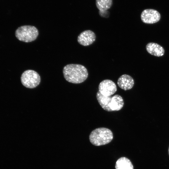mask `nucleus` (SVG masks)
Returning a JSON list of instances; mask_svg holds the SVG:
<instances>
[{"label":"nucleus","mask_w":169,"mask_h":169,"mask_svg":"<svg viewBox=\"0 0 169 169\" xmlns=\"http://www.w3.org/2000/svg\"><path fill=\"white\" fill-rule=\"evenodd\" d=\"M98 88L100 93L105 96H110L117 91L115 84L109 79H105L101 82Z\"/></svg>","instance_id":"nucleus-6"},{"label":"nucleus","mask_w":169,"mask_h":169,"mask_svg":"<svg viewBox=\"0 0 169 169\" xmlns=\"http://www.w3.org/2000/svg\"><path fill=\"white\" fill-rule=\"evenodd\" d=\"M117 84L121 89L126 90L131 89L134 84L133 78L130 76L124 74L118 79Z\"/></svg>","instance_id":"nucleus-8"},{"label":"nucleus","mask_w":169,"mask_h":169,"mask_svg":"<svg viewBox=\"0 0 169 169\" xmlns=\"http://www.w3.org/2000/svg\"><path fill=\"white\" fill-rule=\"evenodd\" d=\"M124 105L122 97L119 95H115L112 96L110 107L112 111H119L123 108Z\"/></svg>","instance_id":"nucleus-11"},{"label":"nucleus","mask_w":169,"mask_h":169,"mask_svg":"<svg viewBox=\"0 0 169 169\" xmlns=\"http://www.w3.org/2000/svg\"><path fill=\"white\" fill-rule=\"evenodd\" d=\"M168 153L169 156V146L168 149Z\"/></svg>","instance_id":"nucleus-14"},{"label":"nucleus","mask_w":169,"mask_h":169,"mask_svg":"<svg viewBox=\"0 0 169 169\" xmlns=\"http://www.w3.org/2000/svg\"><path fill=\"white\" fill-rule=\"evenodd\" d=\"M21 80L22 84L25 87L33 89L40 84L41 78L38 74L32 70H27L22 74Z\"/></svg>","instance_id":"nucleus-4"},{"label":"nucleus","mask_w":169,"mask_h":169,"mask_svg":"<svg viewBox=\"0 0 169 169\" xmlns=\"http://www.w3.org/2000/svg\"><path fill=\"white\" fill-rule=\"evenodd\" d=\"M63 74L67 81L79 84L84 81L88 75V71L84 66L79 64H70L64 68Z\"/></svg>","instance_id":"nucleus-1"},{"label":"nucleus","mask_w":169,"mask_h":169,"mask_svg":"<svg viewBox=\"0 0 169 169\" xmlns=\"http://www.w3.org/2000/svg\"><path fill=\"white\" fill-rule=\"evenodd\" d=\"M161 16L156 10L152 9H146L141 13V18L142 21L147 24H153L160 20Z\"/></svg>","instance_id":"nucleus-5"},{"label":"nucleus","mask_w":169,"mask_h":169,"mask_svg":"<svg viewBox=\"0 0 169 169\" xmlns=\"http://www.w3.org/2000/svg\"><path fill=\"white\" fill-rule=\"evenodd\" d=\"M96 39L95 33L90 30L84 31L81 33L77 38V41L80 44L87 46L93 43Z\"/></svg>","instance_id":"nucleus-7"},{"label":"nucleus","mask_w":169,"mask_h":169,"mask_svg":"<svg viewBox=\"0 0 169 169\" xmlns=\"http://www.w3.org/2000/svg\"><path fill=\"white\" fill-rule=\"evenodd\" d=\"M112 4V0H96V5L100 11H107Z\"/></svg>","instance_id":"nucleus-13"},{"label":"nucleus","mask_w":169,"mask_h":169,"mask_svg":"<svg viewBox=\"0 0 169 169\" xmlns=\"http://www.w3.org/2000/svg\"><path fill=\"white\" fill-rule=\"evenodd\" d=\"M146 49L149 54L156 57L162 56L165 53V50L163 47L155 43H148L146 46Z\"/></svg>","instance_id":"nucleus-9"},{"label":"nucleus","mask_w":169,"mask_h":169,"mask_svg":"<svg viewBox=\"0 0 169 169\" xmlns=\"http://www.w3.org/2000/svg\"><path fill=\"white\" fill-rule=\"evenodd\" d=\"M113 134L109 129L100 127L92 131L89 136L91 143L95 146H100L107 144L113 139Z\"/></svg>","instance_id":"nucleus-2"},{"label":"nucleus","mask_w":169,"mask_h":169,"mask_svg":"<svg viewBox=\"0 0 169 169\" xmlns=\"http://www.w3.org/2000/svg\"><path fill=\"white\" fill-rule=\"evenodd\" d=\"M115 169H134L130 160L126 157H122L117 161L115 165Z\"/></svg>","instance_id":"nucleus-12"},{"label":"nucleus","mask_w":169,"mask_h":169,"mask_svg":"<svg viewBox=\"0 0 169 169\" xmlns=\"http://www.w3.org/2000/svg\"><path fill=\"white\" fill-rule=\"evenodd\" d=\"M97 99L102 108L105 111H112L110 107L112 96H105L98 91L96 94Z\"/></svg>","instance_id":"nucleus-10"},{"label":"nucleus","mask_w":169,"mask_h":169,"mask_svg":"<svg viewBox=\"0 0 169 169\" xmlns=\"http://www.w3.org/2000/svg\"><path fill=\"white\" fill-rule=\"evenodd\" d=\"M38 33V30L35 27L24 25L19 27L16 29L15 35L19 40L28 43L35 40Z\"/></svg>","instance_id":"nucleus-3"}]
</instances>
